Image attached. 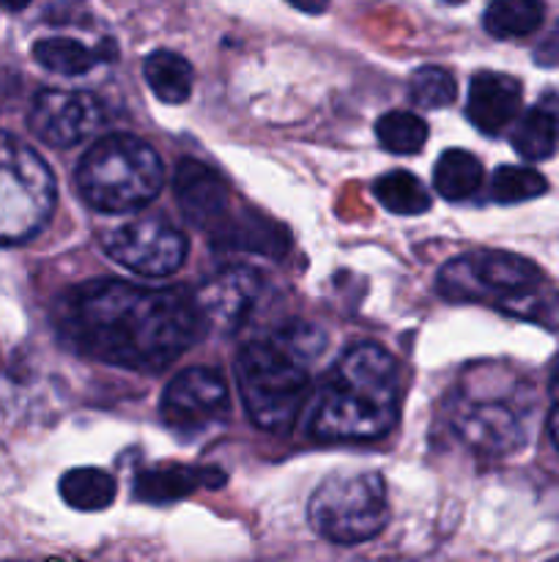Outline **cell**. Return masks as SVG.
<instances>
[{"mask_svg": "<svg viewBox=\"0 0 559 562\" xmlns=\"http://www.w3.org/2000/svg\"><path fill=\"white\" fill-rule=\"evenodd\" d=\"M58 338L77 355L129 371H162L206 333L184 289L91 280L58 296Z\"/></svg>", "mask_w": 559, "mask_h": 562, "instance_id": "1", "label": "cell"}, {"mask_svg": "<svg viewBox=\"0 0 559 562\" xmlns=\"http://www.w3.org/2000/svg\"><path fill=\"white\" fill-rule=\"evenodd\" d=\"M400 376L376 344H356L327 373L312 398L307 434L318 442H373L398 423Z\"/></svg>", "mask_w": 559, "mask_h": 562, "instance_id": "2", "label": "cell"}, {"mask_svg": "<svg viewBox=\"0 0 559 562\" xmlns=\"http://www.w3.org/2000/svg\"><path fill=\"white\" fill-rule=\"evenodd\" d=\"M323 335L310 324H290L277 335L252 340L236 357L241 404L258 428L288 434L310 395L307 362L321 355Z\"/></svg>", "mask_w": 559, "mask_h": 562, "instance_id": "3", "label": "cell"}, {"mask_svg": "<svg viewBox=\"0 0 559 562\" xmlns=\"http://www.w3.org/2000/svg\"><path fill=\"white\" fill-rule=\"evenodd\" d=\"M75 181L88 206L104 214H121L148 206L159 195L164 168L159 154L142 137L115 132L82 154Z\"/></svg>", "mask_w": 559, "mask_h": 562, "instance_id": "4", "label": "cell"}, {"mask_svg": "<svg viewBox=\"0 0 559 562\" xmlns=\"http://www.w3.org/2000/svg\"><path fill=\"white\" fill-rule=\"evenodd\" d=\"M546 274L513 252H469L453 258L436 278V291L449 302H488L504 313L543 318L540 289Z\"/></svg>", "mask_w": 559, "mask_h": 562, "instance_id": "5", "label": "cell"}, {"mask_svg": "<svg viewBox=\"0 0 559 562\" xmlns=\"http://www.w3.org/2000/svg\"><path fill=\"white\" fill-rule=\"evenodd\" d=\"M55 176L42 157L0 132V245H20L42 234L55 212Z\"/></svg>", "mask_w": 559, "mask_h": 562, "instance_id": "6", "label": "cell"}, {"mask_svg": "<svg viewBox=\"0 0 559 562\" xmlns=\"http://www.w3.org/2000/svg\"><path fill=\"white\" fill-rule=\"evenodd\" d=\"M310 525L323 541L362 543L376 538L389 521V499L384 477L376 472L332 475L310 499Z\"/></svg>", "mask_w": 559, "mask_h": 562, "instance_id": "7", "label": "cell"}, {"mask_svg": "<svg viewBox=\"0 0 559 562\" xmlns=\"http://www.w3.org/2000/svg\"><path fill=\"white\" fill-rule=\"evenodd\" d=\"M104 250L115 263L142 278H168L186 261V239L173 225L153 217L132 220L104 236Z\"/></svg>", "mask_w": 559, "mask_h": 562, "instance_id": "8", "label": "cell"}, {"mask_svg": "<svg viewBox=\"0 0 559 562\" xmlns=\"http://www.w3.org/2000/svg\"><path fill=\"white\" fill-rule=\"evenodd\" d=\"M159 409H162V420L173 431L197 437L228 420V384L212 368H186L164 387Z\"/></svg>", "mask_w": 559, "mask_h": 562, "instance_id": "9", "label": "cell"}, {"mask_svg": "<svg viewBox=\"0 0 559 562\" xmlns=\"http://www.w3.org/2000/svg\"><path fill=\"white\" fill-rule=\"evenodd\" d=\"M453 428L475 453L507 456L526 442L524 412L499 398L464 395L455 406Z\"/></svg>", "mask_w": 559, "mask_h": 562, "instance_id": "10", "label": "cell"}, {"mask_svg": "<svg viewBox=\"0 0 559 562\" xmlns=\"http://www.w3.org/2000/svg\"><path fill=\"white\" fill-rule=\"evenodd\" d=\"M104 110L93 93L85 91H47L36 93L27 124L42 143L53 148H71L88 140L102 126Z\"/></svg>", "mask_w": 559, "mask_h": 562, "instance_id": "11", "label": "cell"}, {"mask_svg": "<svg viewBox=\"0 0 559 562\" xmlns=\"http://www.w3.org/2000/svg\"><path fill=\"white\" fill-rule=\"evenodd\" d=\"M261 274L250 267H230L208 278L192 294L206 329L233 333L261 296Z\"/></svg>", "mask_w": 559, "mask_h": 562, "instance_id": "12", "label": "cell"}, {"mask_svg": "<svg viewBox=\"0 0 559 562\" xmlns=\"http://www.w3.org/2000/svg\"><path fill=\"white\" fill-rule=\"evenodd\" d=\"M173 195L186 223L201 231H212L228 214V184L217 170L197 159H179L173 170Z\"/></svg>", "mask_w": 559, "mask_h": 562, "instance_id": "13", "label": "cell"}, {"mask_svg": "<svg viewBox=\"0 0 559 562\" xmlns=\"http://www.w3.org/2000/svg\"><path fill=\"white\" fill-rule=\"evenodd\" d=\"M524 86L502 71H477L469 86L466 115L482 135H499L521 113Z\"/></svg>", "mask_w": 559, "mask_h": 562, "instance_id": "14", "label": "cell"}, {"mask_svg": "<svg viewBox=\"0 0 559 562\" xmlns=\"http://www.w3.org/2000/svg\"><path fill=\"white\" fill-rule=\"evenodd\" d=\"M225 483V472L217 467H184L162 464L137 472L132 483L135 499L148 505H168L190 497L197 488H219Z\"/></svg>", "mask_w": 559, "mask_h": 562, "instance_id": "15", "label": "cell"}, {"mask_svg": "<svg viewBox=\"0 0 559 562\" xmlns=\"http://www.w3.org/2000/svg\"><path fill=\"white\" fill-rule=\"evenodd\" d=\"M208 234L217 250H244L266 258H283L290 247V236L283 225L252 212L239 214V217L225 214Z\"/></svg>", "mask_w": 559, "mask_h": 562, "instance_id": "16", "label": "cell"}, {"mask_svg": "<svg viewBox=\"0 0 559 562\" xmlns=\"http://www.w3.org/2000/svg\"><path fill=\"white\" fill-rule=\"evenodd\" d=\"M510 143L524 159L540 162L548 159L559 146V99L546 97L513 121Z\"/></svg>", "mask_w": 559, "mask_h": 562, "instance_id": "17", "label": "cell"}, {"mask_svg": "<svg viewBox=\"0 0 559 562\" xmlns=\"http://www.w3.org/2000/svg\"><path fill=\"white\" fill-rule=\"evenodd\" d=\"M115 44L110 38H104L96 49L85 47L77 38L66 36H53L42 38V42L33 44V58L44 66L47 71L64 77H80L85 71H91L99 60H113Z\"/></svg>", "mask_w": 559, "mask_h": 562, "instance_id": "18", "label": "cell"}, {"mask_svg": "<svg viewBox=\"0 0 559 562\" xmlns=\"http://www.w3.org/2000/svg\"><path fill=\"white\" fill-rule=\"evenodd\" d=\"M148 88L164 104H181L192 93V66L184 55L173 49H153L142 64Z\"/></svg>", "mask_w": 559, "mask_h": 562, "instance_id": "19", "label": "cell"}, {"mask_svg": "<svg viewBox=\"0 0 559 562\" xmlns=\"http://www.w3.org/2000/svg\"><path fill=\"white\" fill-rule=\"evenodd\" d=\"M58 492L69 508L96 514V510L113 505L118 486H115V477L110 472L99 470V467H80V470H69L60 477Z\"/></svg>", "mask_w": 559, "mask_h": 562, "instance_id": "20", "label": "cell"}, {"mask_svg": "<svg viewBox=\"0 0 559 562\" xmlns=\"http://www.w3.org/2000/svg\"><path fill=\"white\" fill-rule=\"evenodd\" d=\"M482 181V165L475 154L464 151V148H449L438 157L436 168H433V187L447 201H466L480 190Z\"/></svg>", "mask_w": 559, "mask_h": 562, "instance_id": "21", "label": "cell"}, {"mask_svg": "<svg viewBox=\"0 0 559 562\" xmlns=\"http://www.w3.org/2000/svg\"><path fill=\"white\" fill-rule=\"evenodd\" d=\"M540 0H488L486 5V31L497 38H524L543 25Z\"/></svg>", "mask_w": 559, "mask_h": 562, "instance_id": "22", "label": "cell"}, {"mask_svg": "<svg viewBox=\"0 0 559 562\" xmlns=\"http://www.w3.org/2000/svg\"><path fill=\"white\" fill-rule=\"evenodd\" d=\"M373 195L384 209H389L392 214H403V217L425 214L433 203L431 192L422 187V181L406 170H392V173H384L381 179H376Z\"/></svg>", "mask_w": 559, "mask_h": 562, "instance_id": "23", "label": "cell"}, {"mask_svg": "<svg viewBox=\"0 0 559 562\" xmlns=\"http://www.w3.org/2000/svg\"><path fill=\"white\" fill-rule=\"evenodd\" d=\"M376 137L387 151L417 154L427 143V124L414 113L392 110L376 121Z\"/></svg>", "mask_w": 559, "mask_h": 562, "instance_id": "24", "label": "cell"}, {"mask_svg": "<svg viewBox=\"0 0 559 562\" xmlns=\"http://www.w3.org/2000/svg\"><path fill=\"white\" fill-rule=\"evenodd\" d=\"M546 190L548 181L543 179V173H537L535 168H521V165H502L491 181L493 201L504 203V206L540 198L546 195Z\"/></svg>", "mask_w": 559, "mask_h": 562, "instance_id": "25", "label": "cell"}, {"mask_svg": "<svg viewBox=\"0 0 559 562\" xmlns=\"http://www.w3.org/2000/svg\"><path fill=\"white\" fill-rule=\"evenodd\" d=\"M411 102L425 110L449 108L458 97V82L442 66H420L409 82Z\"/></svg>", "mask_w": 559, "mask_h": 562, "instance_id": "26", "label": "cell"}, {"mask_svg": "<svg viewBox=\"0 0 559 562\" xmlns=\"http://www.w3.org/2000/svg\"><path fill=\"white\" fill-rule=\"evenodd\" d=\"M285 3H290L294 9L305 11V14H323L329 5V0H285Z\"/></svg>", "mask_w": 559, "mask_h": 562, "instance_id": "27", "label": "cell"}, {"mask_svg": "<svg viewBox=\"0 0 559 562\" xmlns=\"http://www.w3.org/2000/svg\"><path fill=\"white\" fill-rule=\"evenodd\" d=\"M554 401H557V404H554V412H551V420H548V428H551L554 445H557V448H559V395Z\"/></svg>", "mask_w": 559, "mask_h": 562, "instance_id": "28", "label": "cell"}, {"mask_svg": "<svg viewBox=\"0 0 559 562\" xmlns=\"http://www.w3.org/2000/svg\"><path fill=\"white\" fill-rule=\"evenodd\" d=\"M31 0H0V9L5 11H22Z\"/></svg>", "mask_w": 559, "mask_h": 562, "instance_id": "29", "label": "cell"}, {"mask_svg": "<svg viewBox=\"0 0 559 562\" xmlns=\"http://www.w3.org/2000/svg\"><path fill=\"white\" fill-rule=\"evenodd\" d=\"M551 393H554V398H557V395H559V366H557V371H554V382H551Z\"/></svg>", "mask_w": 559, "mask_h": 562, "instance_id": "30", "label": "cell"}, {"mask_svg": "<svg viewBox=\"0 0 559 562\" xmlns=\"http://www.w3.org/2000/svg\"><path fill=\"white\" fill-rule=\"evenodd\" d=\"M442 3H447V5H460V3H466V0H442Z\"/></svg>", "mask_w": 559, "mask_h": 562, "instance_id": "31", "label": "cell"}]
</instances>
